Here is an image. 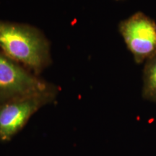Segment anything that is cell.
<instances>
[{
	"label": "cell",
	"instance_id": "1",
	"mask_svg": "<svg viewBox=\"0 0 156 156\" xmlns=\"http://www.w3.org/2000/svg\"><path fill=\"white\" fill-rule=\"evenodd\" d=\"M0 51L36 75L51 63L47 38L28 24L0 20Z\"/></svg>",
	"mask_w": 156,
	"mask_h": 156
},
{
	"label": "cell",
	"instance_id": "2",
	"mask_svg": "<svg viewBox=\"0 0 156 156\" xmlns=\"http://www.w3.org/2000/svg\"><path fill=\"white\" fill-rule=\"evenodd\" d=\"M58 93V87L53 84L44 90L0 103V142L10 141L38 111L55 100Z\"/></svg>",
	"mask_w": 156,
	"mask_h": 156
},
{
	"label": "cell",
	"instance_id": "3",
	"mask_svg": "<svg viewBox=\"0 0 156 156\" xmlns=\"http://www.w3.org/2000/svg\"><path fill=\"white\" fill-rule=\"evenodd\" d=\"M119 31L136 64L156 54V23L145 13L137 12L121 21Z\"/></svg>",
	"mask_w": 156,
	"mask_h": 156
},
{
	"label": "cell",
	"instance_id": "4",
	"mask_svg": "<svg viewBox=\"0 0 156 156\" xmlns=\"http://www.w3.org/2000/svg\"><path fill=\"white\" fill-rule=\"evenodd\" d=\"M52 85L0 51V103L14 98L44 90Z\"/></svg>",
	"mask_w": 156,
	"mask_h": 156
},
{
	"label": "cell",
	"instance_id": "5",
	"mask_svg": "<svg viewBox=\"0 0 156 156\" xmlns=\"http://www.w3.org/2000/svg\"><path fill=\"white\" fill-rule=\"evenodd\" d=\"M142 93L145 100L156 103V54L145 62Z\"/></svg>",
	"mask_w": 156,
	"mask_h": 156
}]
</instances>
